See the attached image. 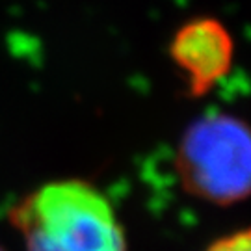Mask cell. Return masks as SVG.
Returning a JSON list of instances; mask_svg holds the SVG:
<instances>
[{
	"label": "cell",
	"instance_id": "obj_1",
	"mask_svg": "<svg viewBox=\"0 0 251 251\" xmlns=\"http://www.w3.org/2000/svg\"><path fill=\"white\" fill-rule=\"evenodd\" d=\"M9 220L26 251H126L114 206L80 179L36 188L11 206Z\"/></svg>",
	"mask_w": 251,
	"mask_h": 251
},
{
	"label": "cell",
	"instance_id": "obj_2",
	"mask_svg": "<svg viewBox=\"0 0 251 251\" xmlns=\"http://www.w3.org/2000/svg\"><path fill=\"white\" fill-rule=\"evenodd\" d=\"M175 170L190 196L216 206L240 203L250 194L251 140L246 121L233 114H206L186 126Z\"/></svg>",
	"mask_w": 251,
	"mask_h": 251
},
{
	"label": "cell",
	"instance_id": "obj_3",
	"mask_svg": "<svg viewBox=\"0 0 251 251\" xmlns=\"http://www.w3.org/2000/svg\"><path fill=\"white\" fill-rule=\"evenodd\" d=\"M168 54L186 82L188 95L203 97L231 71L234 41L222 21L196 17L173 32Z\"/></svg>",
	"mask_w": 251,
	"mask_h": 251
},
{
	"label": "cell",
	"instance_id": "obj_4",
	"mask_svg": "<svg viewBox=\"0 0 251 251\" xmlns=\"http://www.w3.org/2000/svg\"><path fill=\"white\" fill-rule=\"evenodd\" d=\"M206 251H251V234L248 229L227 234L208 246Z\"/></svg>",
	"mask_w": 251,
	"mask_h": 251
},
{
	"label": "cell",
	"instance_id": "obj_5",
	"mask_svg": "<svg viewBox=\"0 0 251 251\" xmlns=\"http://www.w3.org/2000/svg\"><path fill=\"white\" fill-rule=\"evenodd\" d=\"M0 251H4V250H2V248H0Z\"/></svg>",
	"mask_w": 251,
	"mask_h": 251
}]
</instances>
